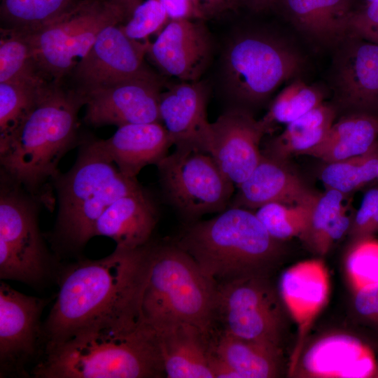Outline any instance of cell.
Masks as SVG:
<instances>
[{"label": "cell", "instance_id": "obj_28", "mask_svg": "<svg viewBox=\"0 0 378 378\" xmlns=\"http://www.w3.org/2000/svg\"><path fill=\"white\" fill-rule=\"evenodd\" d=\"M335 111L321 104L295 120L269 145L265 155L282 160L291 154H307L325 138L334 123Z\"/></svg>", "mask_w": 378, "mask_h": 378}, {"label": "cell", "instance_id": "obj_47", "mask_svg": "<svg viewBox=\"0 0 378 378\" xmlns=\"http://www.w3.org/2000/svg\"><path fill=\"white\" fill-rule=\"evenodd\" d=\"M377 178H378V174H377Z\"/></svg>", "mask_w": 378, "mask_h": 378}, {"label": "cell", "instance_id": "obj_15", "mask_svg": "<svg viewBox=\"0 0 378 378\" xmlns=\"http://www.w3.org/2000/svg\"><path fill=\"white\" fill-rule=\"evenodd\" d=\"M208 97V88L200 80L181 81L161 92V121L176 149L211 153V123L206 115Z\"/></svg>", "mask_w": 378, "mask_h": 378}, {"label": "cell", "instance_id": "obj_44", "mask_svg": "<svg viewBox=\"0 0 378 378\" xmlns=\"http://www.w3.org/2000/svg\"><path fill=\"white\" fill-rule=\"evenodd\" d=\"M244 1L248 3V4L255 6V7H262L267 6L272 3L275 0H243Z\"/></svg>", "mask_w": 378, "mask_h": 378}, {"label": "cell", "instance_id": "obj_1", "mask_svg": "<svg viewBox=\"0 0 378 378\" xmlns=\"http://www.w3.org/2000/svg\"><path fill=\"white\" fill-rule=\"evenodd\" d=\"M149 242L133 250L115 248L104 258L69 267L44 326L46 347L103 323L144 322L141 302L149 270Z\"/></svg>", "mask_w": 378, "mask_h": 378}, {"label": "cell", "instance_id": "obj_17", "mask_svg": "<svg viewBox=\"0 0 378 378\" xmlns=\"http://www.w3.org/2000/svg\"><path fill=\"white\" fill-rule=\"evenodd\" d=\"M333 85L340 102L367 108L378 104V44L349 34L340 42Z\"/></svg>", "mask_w": 378, "mask_h": 378}, {"label": "cell", "instance_id": "obj_10", "mask_svg": "<svg viewBox=\"0 0 378 378\" xmlns=\"http://www.w3.org/2000/svg\"><path fill=\"white\" fill-rule=\"evenodd\" d=\"M216 322L221 332L279 348L281 309L265 276L218 285Z\"/></svg>", "mask_w": 378, "mask_h": 378}, {"label": "cell", "instance_id": "obj_32", "mask_svg": "<svg viewBox=\"0 0 378 378\" xmlns=\"http://www.w3.org/2000/svg\"><path fill=\"white\" fill-rule=\"evenodd\" d=\"M323 98L318 87L295 80L277 94L260 120L267 131L274 124L286 125L323 104Z\"/></svg>", "mask_w": 378, "mask_h": 378}, {"label": "cell", "instance_id": "obj_4", "mask_svg": "<svg viewBox=\"0 0 378 378\" xmlns=\"http://www.w3.org/2000/svg\"><path fill=\"white\" fill-rule=\"evenodd\" d=\"M174 243L218 285L265 276L279 253L278 241L255 214L237 206H230L211 219L192 223Z\"/></svg>", "mask_w": 378, "mask_h": 378}, {"label": "cell", "instance_id": "obj_5", "mask_svg": "<svg viewBox=\"0 0 378 378\" xmlns=\"http://www.w3.org/2000/svg\"><path fill=\"white\" fill-rule=\"evenodd\" d=\"M150 244L141 312L151 328L185 323L212 335L218 285L193 258L174 244Z\"/></svg>", "mask_w": 378, "mask_h": 378}, {"label": "cell", "instance_id": "obj_36", "mask_svg": "<svg viewBox=\"0 0 378 378\" xmlns=\"http://www.w3.org/2000/svg\"><path fill=\"white\" fill-rule=\"evenodd\" d=\"M346 272L355 291L377 286L378 240L358 241L348 255Z\"/></svg>", "mask_w": 378, "mask_h": 378}, {"label": "cell", "instance_id": "obj_9", "mask_svg": "<svg viewBox=\"0 0 378 378\" xmlns=\"http://www.w3.org/2000/svg\"><path fill=\"white\" fill-rule=\"evenodd\" d=\"M156 166L166 197L188 219L227 208L234 185L210 154L175 149Z\"/></svg>", "mask_w": 378, "mask_h": 378}, {"label": "cell", "instance_id": "obj_23", "mask_svg": "<svg viewBox=\"0 0 378 378\" xmlns=\"http://www.w3.org/2000/svg\"><path fill=\"white\" fill-rule=\"evenodd\" d=\"M316 196L281 160L262 154L258 165L238 187L230 206L254 209L271 202L296 204L311 201Z\"/></svg>", "mask_w": 378, "mask_h": 378}, {"label": "cell", "instance_id": "obj_20", "mask_svg": "<svg viewBox=\"0 0 378 378\" xmlns=\"http://www.w3.org/2000/svg\"><path fill=\"white\" fill-rule=\"evenodd\" d=\"M377 365L370 349L358 339L334 335L315 342L302 360V374L311 377L365 378Z\"/></svg>", "mask_w": 378, "mask_h": 378}, {"label": "cell", "instance_id": "obj_6", "mask_svg": "<svg viewBox=\"0 0 378 378\" xmlns=\"http://www.w3.org/2000/svg\"><path fill=\"white\" fill-rule=\"evenodd\" d=\"M222 64L227 92L239 102L256 104L297 75L303 62L280 38L253 31L239 34L230 41Z\"/></svg>", "mask_w": 378, "mask_h": 378}, {"label": "cell", "instance_id": "obj_34", "mask_svg": "<svg viewBox=\"0 0 378 378\" xmlns=\"http://www.w3.org/2000/svg\"><path fill=\"white\" fill-rule=\"evenodd\" d=\"M374 148L360 156L328 163L321 173L324 185L344 195L376 178L378 155Z\"/></svg>", "mask_w": 378, "mask_h": 378}, {"label": "cell", "instance_id": "obj_3", "mask_svg": "<svg viewBox=\"0 0 378 378\" xmlns=\"http://www.w3.org/2000/svg\"><path fill=\"white\" fill-rule=\"evenodd\" d=\"M84 105L78 90L50 83L4 141L0 142L1 171L38 200L59 174L61 158L76 144L78 113Z\"/></svg>", "mask_w": 378, "mask_h": 378}, {"label": "cell", "instance_id": "obj_37", "mask_svg": "<svg viewBox=\"0 0 378 378\" xmlns=\"http://www.w3.org/2000/svg\"><path fill=\"white\" fill-rule=\"evenodd\" d=\"M169 19L160 0H145L134 8L127 22L120 27L127 36L139 41L153 34L160 33Z\"/></svg>", "mask_w": 378, "mask_h": 378}, {"label": "cell", "instance_id": "obj_38", "mask_svg": "<svg viewBox=\"0 0 378 378\" xmlns=\"http://www.w3.org/2000/svg\"><path fill=\"white\" fill-rule=\"evenodd\" d=\"M349 29V34L378 44V0L353 13Z\"/></svg>", "mask_w": 378, "mask_h": 378}, {"label": "cell", "instance_id": "obj_42", "mask_svg": "<svg viewBox=\"0 0 378 378\" xmlns=\"http://www.w3.org/2000/svg\"><path fill=\"white\" fill-rule=\"evenodd\" d=\"M231 0H203L202 11L212 14L219 12L227 6Z\"/></svg>", "mask_w": 378, "mask_h": 378}, {"label": "cell", "instance_id": "obj_24", "mask_svg": "<svg viewBox=\"0 0 378 378\" xmlns=\"http://www.w3.org/2000/svg\"><path fill=\"white\" fill-rule=\"evenodd\" d=\"M329 276L319 260L298 262L286 270L280 280V293L286 307L300 330V341L326 304Z\"/></svg>", "mask_w": 378, "mask_h": 378}, {"label": "cell", "instance_id": "obj_13", "mask_svg": "<svg viewBox=\"0 0 378 378\" xmlns=\"http://www.w3.org/2000/svg\"><path fill=\"white\" fill-rule=\"evenodd\" d=\"M210 33L194 19L170 20L155 41L148 43L147 54L164 74L181 81H197L212 56Z\"/></svg>", "mask_w": 378, "mask_h": 378}, {"label": "cell", "instance_id": "obj_27", "mask_svg": "<svg viewBox=\"0 0 378 378\" xmlns=\"http://www.w3.org/2000/svg\"><path fill=\"white\" fill-rule=\"evenodd\" d=\"M212 352L229 366L238 378H270L279 370V349L237 337L220 331L211 339Z\"/></svg>", "mask_w": 378, "mask_h": 378}, {"label": "cell", "instance_id": "obj_46", "mask_svg": "<svg viewBox=\"0 0 378 378\" xmlns=\"http://www.w3.org/2000/svg\"><path fill=\"white\" fill-rule=\"evenodd\" d=\"M368 3H370V2H372L373 1H375V0H365Z\"/></svg>", "mask_w": 378, "mask_h": 378}, {"label": "cell", "instance_id": "obj_12", "mask_svg": "<svg viewBox=\"0 0 378 378\" xmlns=\"http://www.w3.org/2000/svg\"><path fill=\"white\" fill-rule=\"evenodd\" d=\"M160 87V80L135 79L78 90L85 106V121L94 127L162 122Z\"/></svg>", "mask_w": 378, "mask_h": 378}, {"label": "cell", "instance_id": "obj_45", "mask_svg": "<svg viewBox=\"0 0 378 378\" xmlns=\"http://www.w3.org/2000/svg\"><path fill=\"white\" fill-rule=\"evenodd\" d=\"M192 1L195 3V4L197 7H199V8L202 10V8L200 7V0H192ZM202 12H203V11H202Z\"/></svg>", "mask_w": 378, "mask_h": 378}, {"label": "cell", "instance_id": "obj_19", "mask_svg": "<svg viewBox=\"0 0 378 378\" xmlns=\"http://www.w3.org/2000/svg\"><path fill=\"white\" fill-rule=\"evenodd\" d=\"M95 143L119 171L130 178H136L147 165H157L173 145L160 122L120 126L110 138L95 140Z\"/></svg>", "mask_w": 378, "mask_h": 378}, {"label": "cell", "instance_id": "obj_33", "mask_svg": "<svg viewBox=\"0 0 378 378\" xmlns=\"http://www.w3.org/2000/svg\"><path fill=\"white\" fill-rule=\"evenodd\" d=\"M317 197L296 204L268 203L258 208L255 214L270 235L277 241L303 237L309 227Z\"/></svg>", "mask_w": 378, "mask_h": 378}, {"label": "cell", "instance_id": "obj_26", "mask_svg": "<svg viewBox=\"0 0 378 378\" xmlns=\"http://www.w3.org/2000/svg\"><path fill=\"white\" fill-rule=\"evenodd\" d=\"M378 118L359 113L333 123L323 140L307 155L327 163L363 155L376 147Z\"/></svg>", "mask_w": 378, "mask_h": 378}, {"label": "cell", "instance_id": "obj_11", "mask_svg": "<svg viewBox=\"0 0 378 378\" xmlns=\"http://www.w3.org/2000/svg\"><path fill=\"white\" fill-rule=\"evenodd\" d=\"M148 42L130 38L118 24L104 28L73 70L85 90L135 79L160 80L144 64Z\"/></svg>", "mask_w": 378, "mask_h": 378}, {"label": "cell", "instance_id": "obj_16", "mask_svg": "<svg viewBox=\"0 0 378 378\" xmlns=\"http://www.w3.org/2000/svg\"><path fill=\"white\" fill-rule=\"evenodd\" d=\"M45 302L0 284V363L1 371L19 370L36 349L39 318Z\"/></svg>", "mask_w": 378, "mask_h": 378}, {"label": "cell", "instance_id": "obj_18", "mask_svg": "<svg viewBox=\"0 0 378 378\" xmlns=\"http://www.w3.org/2000/svg\"><path fill=\"white\" fill-rule=\"evenodd\" d=\"M120 173L95 140L83 144L71 169L59 173L52 181L59 203L57 227L66 223Z\"/></svg>", "mask_w": 378, "mask_h": 378}, {"label": "cell", "instance_id": "obj_30", "mask_svg": "<svg viewBox=\"0 0 378 378\" xmlns=\"http://www.w3.org/2000/svg\"><path fill=\"white\" fill-rule=\"evenodd\" d=\"M80 0H2L1 27L31 34L56 20Z\"/></svg>", "mask_w": 378, "mask_h": 378}, {"label": "cell", "instance_id": "obj_21", "mask_svg": "<svg viewBox=\"0 0 378 378\" xmlns=\"http://www.w3.org/2000/svg\"><path fill=\"white\" fill-rule=\"evenodd\" d=\"M153 330L167 377L214 378L210 366L212 335L185 323Z\"/></svg>", "mask_w": 378, "mask_h": 378}, {"label": "cell", "instance_id": "obj_2", "mask_svg": "<svg viewBox=\"0 0 378 378\" xmlns=\"http://www.w3.org/2000/svg\"><path fill=\"white\" fill-rule=\"evenodd\" d=\"M33 370L41 378H150L164 371L154 330L146 323L107 322L46 347Z\"/></svg>", "mask_w": 378, "mask_h": 378}, {"label": "cell", "instance_id": "obj_22", "mask_svg": "<svg viewBox=\"0 0 378 378\" xmlns=\"http://www.w3.org/2000/svg\"><path fill=\"white\" fill-rule=\"evenodd\" d=\"M158 211L150 196L141 188L115 201L97 220L94 237L105 236L116 248L133 250L150 241Z\"/></svg>", "mask_w": 378, "mask_h": 378}, {"label": "cell", "instance_id": "obj_31", "mask_svg": "<svg viewBox=\"0 0 378 378\" xmlns=\"http://www.w3.org/2000/svg\"><path fill=\"white\" fill-rule=\"evenodd\" d=\"M0 83L49 82L41 73L27 34L1 28Z\"/></svg>", "mask_w": 378, "mask_h": 378}, {"label": "cell", "instance_id": "obj_35", "mask_svg": "<svg viewBox=\"0 0 378 378\" xmlns=\"http://www.w3.org/2000/svg\"><path fill=\"white\" fill-rule=\"evenodd\" d=\"M50 83H0V142L10 135L42 90Z\"/></svg>", "mask_w": 378, "mask_h": 378}, {"label": "cell", "instance_id": "obj_14", "mask_svg": "<svg viewBox=\"0 0 378 378\" xmlns=\"http://www.w3.org/2000/svg\"><path fill=\"white\" fill-rule=\"evenodd\" d=\"M267 132L260 120L241 108L227 110L211 122L210 155L237 188L260 161V144Z\"/></svg>", "mask_w": 378, "mask_h": 378}, {"label": "cell", "instance_id": "obj_41", "mask_svg": "<svg viewBox=\"0 0 378 378\" xmlns=\"http://www.w3.org/2000/svg\"><path fill=\"white\" fill-rule=\"evenodd\" d=\"M170 20L201 19L202 10L192 0H160Z\"/></svg>", "mask_w": 378, "mask_h": 378}, {"label": "cell", "instance_id": "obj_40", "mask_svg": "<svg viewBox=\"0 0 378 378\" xmlns=\"http://www.w3.org/2000/svg\"><path fill=\"white\" fill-rule=\"evenodd\" d=\"M354 307L363 318L378 324V285L356 290Z\"/></svg>", "mask_w": 378, "mask_h": 378}, {"label": "cell", "instance_id": "obj_39", "mask_svg": "<svg viewBox=\"0 0 378 378\" xmlns=\"http://www.w3.org/2000/svg\"><path fill=\"white\" fill-rule=\"evenodd\" d=\"M378 211V189L369 190L363 196L353 223L354 233L360 237L373 232V224Z\"/></svg>", "mask_w": 378, "mask_h": 378}, {"label": "cell", "instance_id": "obj_25", "mask_svg": "<svg viewBox=\"0 0 378 378\" xmlns=\"http://www.w3.org/2000/svg\"><path fill=\"white\" fill-rule=\"evenodd\" d=\"M295 25L323 42L340 43L349 34L352 0H281Z\"/></svg>", "mask_w": 378, "mask_h": 378}, {"label": "cell", "instance_id": "obj_7", "mask_svg": "<svg viewBox=\"0 0 378 378\" xmlns=\"http://www.w3.org/2000/svg\"><path fill=\"white\" fill-rule=\"evenodd\" d=\"M124 19L122 9L111 0H80L56 20L27 34L44 77L58 83L73 71L104 28Z\"/></svg>", "mask_w": 378, "mask_h": 378}, {"label": "cell", "instance_id": "obj_29", "mask_svg": "<svg viewBox=\"0 0 378 378\" xmlns=\"http://www.w3.org/2000/svg\"><path fill=\"white\" fill-rule=\"evenodd\" d=\"M343 198L344 194L332 189L316 198L309 227L303 238L320 254H326L350 226Z\"/></svg>", "mask_w": 378, "mask_h": 378}, {"label": "cell", "instance_id": "obj_8", "mask_svg": "<svg viewBox=\"0 0 378 378\" xmlns=\"http://www.w3.org/2000/svg\"><path fill=\"white\" fill-rule=\"evenodd\" d=\"M0 278L29 284L48 274V257L37 223V199L1 171Z\"/></svg>", "mask_w": 378, "mask_h": 378}, {"label": "cell", "instance_id": "obj_43", "mask_svg": "<svg viewBox=\"0 0 378 378\" xmlns=\"http://www.w3.org/2000/svg\"><path fill=\"white\" fill-rule=\"evenodd\" d=\"M117 4L123 11L125 18L128 17L134 8L139 4L141 0H111Z\"/></svg>", "mask_w": 378, "mask_h": 378}]
</instances>
